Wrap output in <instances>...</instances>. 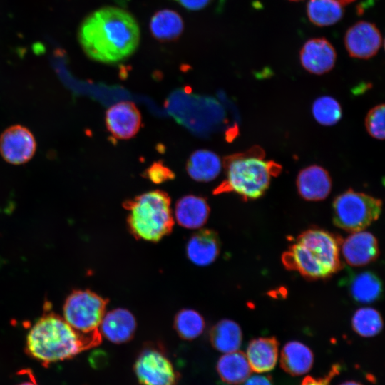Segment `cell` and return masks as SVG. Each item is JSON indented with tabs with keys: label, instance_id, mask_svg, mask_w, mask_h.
I'll return each instance as SVG.
<instances>
[{
	"label": "cell",
	"instance_id": "1",
	"mask_svg": "<svg viewBox=\"0 0 385 385\" xmlns=\"http://www.w3.org/2000/svg\"><path fill=\"white\" fill-rule=\"evenodd\" d=\"M79 40L91 58L115 63L130 56L140 41L139 26L128 11L113 6L90 14L79 31Z\"/></svg>",
	"mask_w": 385,
	"mask_h": 385
},
{
	"label": "cell",
	"instance_id": "2",
	"mask_svg": "<svg viewBox=\"0 0 385 385\" xmlns=\"http://www.w3.org/2000/svg\"><path fill=\"white\" fill-rule=\"evenodd\" d=\"M101 342V332L80 333L63 317L48 309L28 332L26 349L31 356L47 365L71 359Z\"/></svg>",
	"mask_w": 385,
	"mask_h": 385
},
{
	"label": "cell",
	"instance_id": "3",
	"mask_svg": "<svg viewBox=\"0 0 385 385\" xmlns=\"http://www.w3.org/2000/svg\"><path fill=\"white\" fill-rule=\"evenodd\" d=\"M342 239L327 230L312 228L302 232L282 256L284 266L309 279H326L342 267Z\"/></svg>",
	"mask_w": 385,
	"mask_h": 385
},
{
	"label": "cell",
	"instance_id": "4",
	"mask_svg": "<svg viewBox=\"0 0 385 385\" xmlns=\"http://www.w3.org/2000/svg\"><path fill=\"white\" fill-rule=\"evenodd\" d=\"M265 153L258 145L227 156L224 160L226 179L215 193L232 192L245 200L261 197L268 190L272 177L282 171L281 165L265 160Z\"/></svg>",
	"mask_w": 385,
	"mask_h": 385
},
{
	"label": "cell",
	"instance_id": "5",
	"mask_svg": "<svg viewBox=\"0 0 385 385\" xmlns=\"http://www.w3.org/2000/svg\"><path fill=\"white\" fill-rule=\"evenodd\" d=\"M124 207L129 212V229L138 239L158 242L173 229L170 198L164 191L146 192L125 202Z\"/></svg>",
	"mask_w": 385,
	"mask_h": 385
},
{
	"label": "cell",
	"instance_id": "6",
	"mask_svg": "<svg viewBox=\"0 0 385 385\" xmlns=\"http://www.w3.org/2000/svg\"><path fill=\"white\" fill-rule=\"evenodd\" d=\"M381 210V199L349 188L333 201V222L347 232L361 231L377 220Z\"/></svg>",
	"mask_w": 385,
	"mask_h": 385
},
{
	"label": "cell",
	"instance_id": "7",
	"mask_svg": "<svg viewBox=\"0 0 385 385\" xmlns=\"http://www.w3.org/2000/svg\"><path fill=\"white\" fill-rule=\"evenodd\" d=\"M107 304L106 299L89 289L73 290L64 302L63 317L80 333H98Z\"/></svg>",
	"mask_w": 385,
	"mask_h": 385
},
{
	"label": "cell",
	"instance_id": "8",
	"mask_svg": "<svg viewBox=\"0 0 385 385\" xmlns=\"http://www.w3.org/2000/svg\"><path fill=\"white\" fill-rule=\"evenodd\" d=\"M134 372L142 385H175L178 374L170 361L158 349L147 348L138 356Z\"/></svg>",
	"mask_w": 385,
	"mask_h": 385
},
{
	"label": "cell",
	"instance_id": "9",
	"mask_svg": "<svg viewBox=\"0 0 385 385\" xmlns=\"http://www.w3.org/2000/svg\"><path fill=\"white\" fill-rule=\"evenodd\" d=\"M36 150L34 136L23 125L10 126L0 136V153L11 164L20 165L28 162Z\"/></svg>",
	"mask_w": 385,
	"mask_h": 385
},
{
	"label": "cell",
	"instance_id": "10",
	"mask_svg": "<svg viewBox=\"0 0 385 385\" xmlns=\"http://www.w3.org/2000/svg\"><path fill=\"white\" fill-rule=\"evenodd\" d=\"M381 36L378 28L370 22L359 21L346 31L344 43L351 57L367 59L374 56L381 46Z\"/></svg>",
	"mask_w": 385,
	"mask_h": 385
},
{
	"label": "cell",
	"instance_id": "11",
	"mask_svg": "<svg viewBox=\"0 0 385 385\" xmlns=\"http://www.w3.org/2000/svg\"><path fill=\"white\" fill-rule=\"evenodd\" d=\"M106 125L111 135L116 139H130L140 130L141 115L135 103L121 101L106 111Z\"/></svg>",
	"mask_w": 385,
	"mask_h": 385
},
{
	"label": "cell",
	"instance_id": "12",
	"mask_svg": "<svg viewBox=\"0 0 385 385\" xmlns=\"http://www.w3.org/2000/svg\"><path fill=\"white\" fill-rule=\"evenodd\" d=\"M340 252L346 262L351 266H364L374 261L379 249L376 237L369 232H354L342 240Z\"/></svg>",
	"mask_w": 385,
	"mask_h": 385
},
{
	"label": "cell",
	"instance_id": "13",
	"mask_svg": "<svg viewBox=\"0 0 385 385\" xmlns=\"http://www.w3.org/2000/svg\"><path fill=\"white\" fill-rule=\"evenodd\" d=\"M300 62L308 72L322 75L333 68L336 61V51L332 45L324 38L307 41L300 51Z\"/></svg>",
	"mask_w": 385,
	"mask_h": 385
},
{
	"label": "cell",
	"instance_id": "14",
	"mask_svg": "<svg viewBox=\"0 0 385 385\" xmlns=\"http://www.w3.org/2000/svg\"><path fill=\"white\" fill-rule=\"evenodd\" d=\"M299 195L305 200L320 201L329 195L332 181L329 172L318 165H312L302 169L296 179Z\"/></svg>",
	"mask_w": 385,
	"mask_h": 385
},
{
	"label": "cell",
	"instance_id": "15",
	"mask_svg": "<svg viewBox=\"0 0 385 385\" xmlns=\"http://www.w3.org/2000/svg\"><path fill=\"white\" fill-rule=\"evenodd\" d=\"M136 329L133 314L126 309L117 308L105 314L99 330L108 340L115 344L130 341Z\"/></svg>",
	"mask_w": 385,
	"mask_h": 385
},
{
	"label": "cell",
	"instance_id": "16",
	"mask_svg": "<svg viewBox=\"0 0 385 385\" xmlns=\"http://www.w3.org/2000/svg\"><path fill=\"white\" fill-rule=\"evenodd\" d=\"M245 354L252 371L263 374L276 366L279 359V342L274 337L253 339Z\"/></svg>",
	"mask_w": 385,
	"mask_h": 385
},
{
	"label": "cell",
	"instance_id": "17",
	"mask_svg": "<svg viewBox=\"0 0 385 385\" xmlns=\"http://www.w3.org/2000/svg\"><path fill=\"white\" fill-rule=\"evenodd\" d=\"M220 252L217 235L210 230H200L191 236L186 246L189 260L197 266L212 263Z\"/></svg>",
	"mask_w": 385,
	"mask_h": 385
},
{
	"label": "cell",
	"instance_id": "18",
	"mask_svg": "<svg viewBox=\"0 0 385 385\" xmlns=\"http://www.w3.org/2000/svg\"><path fill=\"white\" fill-rule=\"evenodd\" d=\"M209 214V205L202 197L185 195L175 205V220L180 226L188 229L201 227L207 222Z\"/></svg>",
	"mask_w": 385,
	"mask_h": 385
},
{
	"label": "cell",
	"instance_id": "19",
	"mask_svg": "<svg viewBox=\"0 0 385 385\" xmlns=\"http://www.w3.org/2000/svg\"><path fill=\"white\" fill-rule=\"evenodd\" d=\"M280 366L287 374L297 376L307 374L312 368L314 355L304 344L291 341L283 346L279 356Z\"/></svg>",
	"mask_w": 385,
	"mask_h": 385
},
{
	"label": "cell",
	"instance_id": "20",
	"mask_svg": "<svg viewBox=\"0 0 385 385\" xmlns=\"http://www.w3.org/2000/svg\"><path fill=\"white\" fill-rule=\"evenodd\" d=\"M216 369L222 381L232 385L242 384L252 371L245 354L238 350L221 356Z\"/></svg>",
	"mask_w": 385,
	"mask_h": 385
},
{
	"label": "cell",
	"instance_id": "21",
	"mask_svg": "<svg viewBox=\"0 0 385 385\" xmlns=\"http://www.w3.org/2000/svg\"><path fill=\"white\" fill-rule=\"evenodd\" d=\"M222 162L215 153L201 149L194 152L188 160L186 170L196 181L209 182L220 174Z\"/></svg>",
	"mask_w": 385,
	"mask_h": 385
},
{
	"label": "cell",
	"instance_id": "22",
	"mask_svg": "<svg viewBox=\"0 0 385 385\" xmlns=\"http://www.w3.org/2000/svg\"><path fill=\"white\" fill-rule=\"evenodd\" d=\"M242 340L240 326L230 319H222L215 324L210 332V341L217 351L226 354L237 351Z\"/></svg>",
	"mask_w": 385,
	"mask_h": 385
},
{
	"label": "cell",
	"instance_id": "23",
	"mask_svg": "<svg viewBox=\"0 0 385 385\" xmlns=\"http://www.w3.org/2000/svg\"><path fill=\"white\" fill-rule=\"evenodd\" d=\"M352 298L357 302L369 304L379 299L382 293V283L374 273L366 271L351 277L349 285Z\"/></svg>",
	"mask_w": 385,
	"mask_h": 385
},
{
	"label": "cell",
	"instance_id": "24",
	"mask_svg": "<svg viewBox=\"0 0 385 385\" xmlns=\"http://www.w3.org/2000/svg\"><path fill=\"white\" fill-rule=\"evenodd\" d=\"M152 34L158 40L176 38L183 29V21L175 11L164 9L156 12L150 23Z\"/></svg>",
	"mask_w": 385,
	"mask_h": 385
},
{
	"label": "cell",
	"instance_id": "25",
	"mask_svg": "<svg viewBox=\"0 0 385 385\" xmlns=\"http://www.w3.org/2000/svg\"><path fill=\"white\" fill-rule=\"evenodd\" d=\"M309 20L319 26L337 23L343 16V4L338 0H309L307 6Z\"/></svg>",
	"mask_w": 385,
	"mask_h": 385
},
{
	"label": "cell",
	"instance_id": "26",
	"mask_svg": "<svg viewBox=\"0 0 385 385\" xmlns=\"http://www.w3.org/2000/svg\"><path fill=\"white\" fill-rule=\"evenodd\" d=\"M351 326L359 336L372 337L381 331L383 320L377 310L371 307H364L354 312L351 318Z\"/></svg>",
	"mask_w": 385,
	"mask_h": 385
},
{
	"label": "cell",
	"instance_id": "27",
	"mask_svg": "<svg viewBox=\"0 0 385 385\" xmlns=\"http://www.w3.org/2000/svg\"><path fill=\"white\" fill-rule=\"evenodd\" d=\"M205 327L202 317L193 309H182L175 317L174 328L178 335L186 340L198 337L204 331Z\"/></svg>",
	"mask_w": 385,
	"mask_h": 385
},
{
	"label": "cell",
	"instance_id": "28",
	"mask_svg": "<svg viewBox=\"0 0 385 385\" xmlns=\"http://www.w3.org/2000/svg\"><path fill=\"white\" fill-rule=\"evenodd\" d=\"M312 113L315 120L324 126L337 124L342 115L340 103L329 96H320L315 99L312 106Z\"/></svg>",
	"mask_w": 385,
	"mask_h": 385
},
{
	"label": "cell",
	"instance_id": "29",
	"mask_svg": "<svg viewBox=\"0 0 385 385\" xmlns=\"http://www.w3.org/2000/svg\"><path fill=\"white\" fill-rule=\"evenodd\" d=\"M384 104L377 105L369 110L365 118L366 131L372 138L384 139Z\"/></svg>",
	"mask_w": 385,
	"mask_h": 385
},
{
	"label": "cell",
	"instance_id": "30",
	"mask_svg": "<svg viewBox=\"0 0 385 385\" xmlns=\"http://www.w3.org/2000/svg\"><path fill=\"white\" fill-rule=\"evenodd\" d=\"M145 175L147 178L155 183H161L169 179H172L174 176L173 172L168 168L160 163L153 164L145 171Z\"/></svg>",
	"mask_w": 385,
	"mask_h": 385
},
{
	"label": "cell",
	"instance_id": "31",
	"mask_svg": "<svg viewBox=\"0 0 385 385\" xmlns=\"http://www.w3.org/2000/svg\"><path fill=\"white\" fill-rule=\"evenodd\" d=\"M338 371L339 368L335 365L324 378L315 379L307 376L303 379L301 385H330L332 379L338 373Z\"/></svg>",
	"mask_w": 385,
	"mask_h": 385
},
{
	"label": "cell",
	"instance_id": "32",
	"mask_svg": "<svg viewBox=\"0 0 385 385\" xmlns=\"http://www.w3.org/2000/svg\"><path fill=\"white\" fill-rule=\"evenodd\" d=\"M243 385H273L271 378L262 374L250 375L243 383Z\"/></svg>",
	"mask_w": 385,
	"mask_h": 385
},
{
	"label": "cell",
	"instance_id": "33",
	"mask_svg": "<svg viewBox=\"0 0 385 385\" xmlns=\"http://www.w3.org/2000/svg\"><path fill=\"white\" fill-rule=\"evenodd\" d=\"M183 7L192 11L200 10L206 6L210 0H175Z\"/></svg>",
	"mask_w": 385,
	"mask_h": 385
},
{
	"label": "cell",
	"instance_id": "34",
	"mask_svg": "<svg viewBox=\"0 0 385 385\" xmlns=\"http://www.w3.org/2000/svg\"><path fill=\"white\" fill-rule=\"evenodd\" d=\"M17 385H38V384L34 379V377L31 374H29V377L28 379L23 381Z\"/></svg>",
	"mask_w": 385,
	"mask_h": 385
},
{
	"label": "cell",
	"instance_id": "35",
	"mask_svg": "<svg viewBox=\"0 0 385 385\" xmlns=\"http://www.w3.org/2000/svg\"><path fill=\"white\" fill-rule=\"evenodd\" d=\"M339 385H362V384H360L359 382L354 381H344L340 384Z\"/></svg>",
	"mask_w": 385,
	"mask_h": 385
},
{
	"label": "cell",
	"instance_id": "36",
	"mask_svg": "<svg viewBox=\"0 0 385 385\" xmlns=\"http://www.w3.org/2000/svg\"><path fill=\"white\" fill-rule=\"evenodd\" d=\"M339 1H340L343 5L344 4H349L354 0H338Z\"/></svg>",
	"mask_w": 385,
	"mask_h": 385
},
{
	"label": "cell",
	"instance_id": "37",
	"mask_svg": "<svg viewBox=\"0 0 385 385\" xmlns=\"http://www.w3.org/2000/svg\"><path fill=\"white\" fill-rule=\"evenodd\" d=\"M290 1H301V0H290Z\"/></svg>",
	"mask_w": 385,
	"mask_h": 385
}]
</instances>
